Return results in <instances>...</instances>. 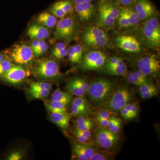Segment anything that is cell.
<instances>
[{
  "label": "cell",
  "mask_w": 160,
  "mask_h": 160,
  "mask_svg": "<svg viewBox=\"0 0 160 160\" xmlns=\"http://www.w3.org/2000/svg\"><path fill=\"white\" fill-rule=\"evenodd\" d=\"M74 9L80 19L82 22H86L93 16L95 7L92 3H82L74 5Z\"/></svg>",
  "instance_id": "e0dca14e"
},
{
  "label": "cell",
  "mask_w": 160,
  "mask_h": 160,
  "mask_svg": "<svg viewBox=\"0 0 160 160\" xmlns=\"http://www.w3.org/2000/svg\"><path fill=\"white\" fill-rule=\"evenodd\" d=\"M106 55L100 51H89L85 54L82 62L84 71H94L102 69L107 60Z\"/></svg>",
  "instance_id": "9c48e42d"
},
{
  "label": "cell",
  "mask_w": 160,
  "mask_h": 160,
  "mask_svg": "<svg viewBox=\"0 0 160 160\" xmlns=\"http://www.w3.org/2000/svg\"><path fill=\"white\" fill-rule=\"evenodd\" d=\"M27 34L32 39L43 40L49 37V31L47 27L40 24H34L29 27Z\"/></svg>",
  "instance_id": "ac0fdd59"
},
{
  "label": "cell",
  "mask_w": 160,
  "mask_h": 160,
  "mask_svg": "<svg viewBox=\"0 0 160 160\" xmlns=\"http://www.w3.org/2000/svg\"><path fill=\"white\" fill-rule=\"evenodd\" d=\"M132 104V102L128 103L120 110V115L123 119L125 120H129V114H130Z\"/></svg>",
  "instance_id": "f35d334b"
},
{
  "label": "cell",
  "mask_w": 160,
  "mask_h": 160,
  "mask_svg": "<svg viewBox=\"0 0 160 160\" xmlns=\"http://www.w3.org/2000/svg\"><path fill=\"white\" fill-rule=\"evenodd\" d=\"M9 59L20 65L30 63L34 57L33 51L30 46L26 44L14 46L6 51Z\"/></svg>",
  "instance_id": "52a82bcc"
},
{
  "label": "cell",
  "mask_w": 160,
  "mask_h": 160,
  "mask_svg": "<svg viewBox=\"0 0 160 160\" xmlns=\"http://www.w3.org/2000/svg\"><path fill=\"white\" fill-rule=\"evenodd\" d=\"M47 109L51 112H67V106L68 105L55 101H47L45 102Z\"/></svg>",
  "instance_id": "4316f807"
},
{
  "label": "cell",
  "mask_w": 160,
  "mask_h": 160,
  "mask_svg": "<svg viewBox=\"0 0 160 160\" xmlns=\"http://www.w3.org/2000/svg\"><path fill=\"white\" fill-rule=\"evenodd\" d=\"M72 103L78 106L82 116H87L93 112V109L91 104L84 96L78 97L73 100Z\"/></svg>",
  "instance_id": "7402d4cb"
},
{
  "label": "cell",
  "mask_w": 160,
  "mask_h": 160,
  "mask_svg": "<svg viewBox=\"0 0 160 160\" xmlns=\"http://www.w3.org/2000/svg\"><path fill=\"white\" fill-rule=\"evenodd\" d=\"M98 148L96 144L75 142L72 145V158L78 160H90L98 150Z\"/></svg>",
  "instance_id": "4fadbf2b"
},
{
  "label": "cell",
  "mask_w": 160,
  "mask_h": 160,
  "mask_svg": "<svg viewBox=\"0 0 160 160\" xmlns=\"http://www.w3.org/2000/svg\"><path fill=\"white\" fill-rule=\"evenodd\" d=\"M115 41L118 47L126 52L138 53L142 51V45L139 40L133 36H118L115 39Z\"/></svg>",
  "instance_id": "7c38bea8"
},
{
  "label": "cell",
  "mask_w": 160,
  "mask_h": 160,
  "mask_svg": "<svg viewBox=\"0 0 160 160\" xmlns=\"http://www.w3.org/2000/svg\"><path fill=\"white\" fill-rule=\"evenodd\" d=\"M40 40L37 39H32V40L31 43H30V47H31L33 52H34L38 47L39 45Z\"/></svg>",
  "instance_id": "681fc988"
},
{
  "label": "cell",
  "mask_w": 160,
  "mask_h": 160,
  "mask_svg": "<svg viewBox=\"0 0 160 160\" xmlns=\"http://www.w3.org/2000/svg\"><path fill=\"white\" fill-rule=\"evenodd\" d=\"M101 2H106V1H110V0H100Z\"/></svg>",
  "instance_id": "f5cc1de1"
},
{
  "label": "cell",
  "mask_w": 160,
  "mask_h": 160,
  "mask_svg": "<svg viewBox=\"0 0 160 160\" xmlns=\"http://www.w3.org/2000/svg\"><path fill=\"white\" fill-rule=\"evenodd\" d=\"M30 89L40 90H50L52 87L51 84L47 82H32L29 84Z\"/></svg>",
  "instance_id": "1f68e13d"
},
{
  "label": "cell",
  "mask_w": 160,
  "mask_h": 160,
  "mask_svg": "<svg viewBox=\"0 0 160 160\" xmlns=\"http://www.w3.org/2000/svg\"><path fill=\"white\" fill-rule=\"evenodd\" d=\"M139 108L140 104L138 102H132L131 109H130V114H129V120L134 119L137 117L138 114Z\"/></svg>",
  "instance_id": "ab89813d"
},
{
  "label": "cell",
  "mask_w": 160,
  "mask_h": 160,
  "mask_svg": "<svg viewBox=\"0 0 160 160\" xmlns=\"http://www.w3.org/2000/svg\"><path fill=\"white\" fill-rule=\"evenodd\" d=\"M12 63L9 59L5 58L3 61L0 62V77H2L12 67Z\"/></svg>",
  "instance_id": "836d02e7"
},
{
  "label": "cell",
  "mask_w": 160,
  "mask_h": 160,
  "mask_svg": "<svg viewBox=\"0 0 160 160\" xmlns=\"http://www.w3.org/2000/svg\"><path fill=\"white\" fill-rule=\"evenodd\" d=\"M113 113V112L109 111V110H106V109H100L95 114L94 116L99 117L107 119H109V117Z\"/></svg>",
  "instance_id": "7bdbcfd3"
},
{
  "label": "cell",
  "mask_w": 160,
  "mask_h": 160,
  "mask_svg": "<svg viewBox=\"0 0 160 160\" xmlns=\"http://www.w3.org/2000/svg\"><path fill=\"white\" fill-rule=\"evenodd\" d=\"M95 144L98 147L110 151L115 148L118 142L117 134L112 132L107 127L98 126L92 134Z\"/></svg>",
  "instance_id": "8992f818"
},
{
  "label": "cell",
  "mask_w": 160,
  "mask_h": 160,
  "mask_svg": "<svg viewBox=\"0 0 160 160\" xmlns=\"http://www.w3.org/2000/svg\"><path fill=\"white\" fill-rule=\"evenodd\" d=\"M75 50L76 53L77 55L78 58L79 60L82 62V60L83 58V47L82 46H81L79 44H77V45H74V46Z\"/></svg>",
  "instance_id": "bcb514c9"
},
{
  "label": "cell",
  "mask_w": 160,
  "mask_h": 160,
  "mask_svg": "<svg viewBox=\"0 0 160 160\" xmlns=\"http://www.w3.org/2000/svg\"><path fill=\"white\" fill-rule=\"evenodd\" d=\"M127 80L129 83L138 86L150 82L149 77L144 74L139 69L129 73L127 77Z\"/></svg>",
  "instance_id": "44dd1931"
},
{
  "label": "cell",
  "mask_w": 160,
  "mask_h": 160,
  "mask_svg": "<svg viewBox=\"0 0 160 160\" xmlns=\"http://www.w3.org/2000/svg\"><path fill=\"white\" fill-rule=\"evenodd\" d=\"M103 72L110 75L125 76L127 73V67L123 60L115 66L103 67Z\"/></svg>",
  "instance_id": "603a6c76"
},
{
  "label": "cell",
  "mask_w": 160,
  "mask_h": 160,
  "mask_svg": "<svg viewBox=\"0 0 160 160\" xmlns=\"http://www.w3.org/2000/svg\"><path fill=\"white\" fill-rule=\"evenodd\" d=\"M136 0H117L118 4L122 6H132L135 2Z\"/></svg>",
  "instance_id": "c3c4849f"
},
{
  "label": "cell",
  "mask_w": 160,
  "mask_h": 160,
  "mask_svg": "<svg viewBox=\"0 0 160 160\" xmlns=\"http://www.w3.org/2000/svg\"><path fill=\"white\" fill-rule=\"evenodd\" d=\"M71 95L69 92L61 91L59 89L55 90L51 98V101L60 102L68 105L71 102Z\"/></svg>",
  "instance_id": "484cf974"
},
{
  "label": "cell",
  "mask_w": 160,
  "mask_h": 160,
  "mask_svg": "<svg viewBox=\"0 0 160 160\" xmlns=\"http://www.w3.org/2000/svg\"><path fill=\"white\" fill-rule=\"evenodd\" d=\"M133 5L141 21H146L154 16L155 8L150 0H136Z\"/></svg>",
  "instance_id": "5bb4252c"
},
{
  "label": "cell",
  "mask_w": 160,
  "mask_h": 160,
  "mask_svg": "<svg viewBox=\"0 0 160 160\" xmlns=\"http://www.w3.org/2000/svg\"><path fill=\"white\" fill-rule=\"evenodd\" d=\"M57 3L66 14H71L73 12L74 6L70 0H62L57 2Z\"/></svg>",
  "instance_id": "d6a6232c"
},
{
  "label": "cell",
  "mask_w": 160,
  "mask_h": 160,
  "mask_svg": "<svg viewBox=\"0 0 160 160\" xmlns=\"http://www.w3.org/2000/svg\"><path fill=\"white\" fill-rule=\"evenodd\" d=\"M29 92L32 97L35 99H43L48 96L50 91L49 90H40L30 89Z\"/></svg>",
  "instance_id": "d590c367"
},
{
  "label": "cell",
  "mask_w": 160,
  "mask_h": 160,
  "mask_svg": "<svg viewBox=\"0 0 160 160\" xmlns=\"http://www.w3.org/2000/svg\"><path fill=\"white\" fill-rule=\"evenodd\" d=\"M122 60H123L119 57H112L109 59H107L103 67H110V66H115L119 63Z\"/></svg>",
  "instance_id": "60d3db41"
},
{
  "label": "cell",
  "mask_w": 160,
  "mask_h": 160,
  "mask_svg": "<svg viewBox=\"0 0 160 160\" xmlns=\"http://www.w3.org/2000/svg\"><path fill=\"white\" fill-rule=\"evenodd\" d=\"M83 40L86 46L92 48L105 47L109 42V37L106 32L98 26L87 27L83 35Z\"/></svg>",
  "instance_id": "5b68a950"
},
{
  "label": "cell",
  "mask_w": 160,
  "mask_h": 160,
  "mask_svg": "<svg viewBox=\"0 0 160 160\" xmlns=\"http://www.w3.org/2000/svg\"><path fill=\"white\" fill-rule=\"evenodd\" d=\"M138 87L139 92L143 99L151 98L158 95L157 88L151 81Z\"/></svg>",
  "instance_id": "ffe728a7"
},
{
  "label": "cell",
  "mask_w": 160,
  "mask_h": 160,
  "mask_svg": "<svg viewBox=\"0 0 160 160\" xmlns=\"http://www.w3.org/2000/svg\"><path fill=\"white\" fill-rule=\"evenodd\" d=\"M93 0H73V2L74 5L82 3H92Z\"/></svg>",
  "instance_id": "f907efd6"
},
{
  "label": "cell",
  "mask_w": 160,
  "mask_h": 160,
  "mask_svg": "<svg viewBox=\"0 0 160 160\" xmlns=\"http://www.w3.org/2000/svg\"><path fill=\"white\" fill-rule=\"evenodd\" d=\"M38 23L47 28H52L57 24V18L53 15L48 12H43L38 16L37 18Z\"/></svg>",
  "instance_id": "cb8c5ba5"
},
{
  "label": "cell",
  "mask_w": 160,
  "mask_h": 160,
  "mask_svg": "<svg viewBox=\"0 0 160 160\" xmlns=\"http://www.w3.org/2000/svg\"><path fill=\"white\" fill-rule=\"evenodd\" d=\"M89 84L83 78H72L68 81L66 89L71 94L77 97L84 96L87 93Z\"/></svg>",
  "instance_id": "9a60e30c"
},
{
  "label": "cell",
  "mask_w": 160,
  "mask_h": 160,
  "mask_svg": "<svg viewBox=\"0 0 160 160\" xmlns=\"http://www.w3.org/2000/svg\"><path fill=\"white\" fill-rule=\"evenodd\" d=\"M133 93L127 86H121L115 89L108 100L103 104V109L112 112H119L126 104L130 102Z\"/></svg>",
  "instance_id": "3957f363"
},
{
  "label": "cell",
  "mask_w": 160,
  "mask_h": 160,
  "mask_svg": "<svg viewBox=\"0 0 160 160\" xmlns=\"http://www.w3.org/2000/svg\"><path fill=\"white\" fill-rule=\"evenodd\" d=\"M116 86L114 80L102 78H95L89 84L87 92L89 99L97 106L102 105L110 97Z\"/></svg>",
  "instance_id": "6da1fadb"
},
{
  "label": "cell",
  "mask_w": 160,
  "mask_h": 160,
  "mask_svg": "<svg viewBox=\"0 0 160 160\" xmlns=\"http://www.w3.org/2000/svg\"><path fill=\"white\" fill-rule=\"evenodd\" d=\"M72 114L66 112H51L50 119L58 126L64 130L69 128V121L71 118Z\"/></svg>",
  "instance_id": "d6986e66"
},
{
  "label": "cell",
  "mask_w": 160,
  "mask_h": 160,
  "mask_svg": "<svg viewBox=\"0 0 160 160\" xmlns=\"http://www.w3.org/2000/svg\"><path fill=\"white\" fill-rule=\"evenodd\" d=\"M112 153L110 151L98 150L90 160H108L112 159Z\"/></svg>",
  "instance_id": "4dcf8cb0"
},
{
  "label": "cell",
  "mask_w": 160,
  "mask_h": 160,
  "mask_svg": "<svg viewBox=\"0 0 160 160\" xmlns=\"http://www.w3.org/2000/svg\"><path fill=\"white\" fill-rule=\"evenodd\" d=\"M5 58V55L3 53H1L0 52V62H2V61H3L4 59Z\"/></svg>",
  "instance_id": "816d5d0a"
},
{
  "label": "cell",
  "mask_w": 160,
  "mask_h": 160,
  "mask_svg": "<svg viewBox=\"0 0 160 160\" xmlns=\"http://www.w3.org/2000/svg\"><path fill=\"white\" fill-rule=\"evenodd\" d=\"M77 30V24L73 18H64L57 23L53 39L55 40L69 39L74 36Z\"/></svg>",
  "instance_id": "ba28073f"
},
{
  "label": "cell",
  "mask_w": 160,
  "mask_h": 160,
  "mask_svg": "<svg viewBox=\"0 0 160 160\" xmlns=\"http://www.w3.org/2000/svg\"><path fill=\"white\" fill-rule=\"evenodd\" d=\"M49 10L52 15L55 16L56 17L61 18L65 17L66 15H67L57 2L54 3L51 6Z\"/></svg>",
  "instance_id": "e575fe53"
},
{
  "label": "cell",
  "mask_w": 160,
  "mask_h": 160,
  "mask_svg": "<svg viewBox=\"0 0 160 160\" xmlns=\"http://www.w3.org/2000/svg\"><path fill=\"white\" fill-rule=\"evenodd\" d=\"M124 7H125L126 13L129 18L130 27L137 25L141 20L133 7L132 6H124Z\"/></svg>",
  "instance_id": "f546056e"
},
{
  "label": "cell",
  "mask_w": 160,
  "mask_h": 160,
  "mask_svg": "<svg viewBox=\"0 0 160 160\" xmlns=\"http://www.w3.org/2000/svg\"><path fill=\"white\" fill-rule=\"evenodd\" d=\"M49 48L48 44L43 40H40L39 45L37 49L33 52L34 57H38L44 54Z\"/></svg>",
  "instance_id": "8d00e7d4"
},
{
  "label": "cell",
  "mask_w": 160,
  "mask_h": 160,
  "mask_svg": "<svg viewBox=\"0 0 160 160\" xmlns=\"http://www.w3.org/2000/svg\"><path fill=\"white\" fill-rule=\"evenodd\" d=\"M24 154L22 151L16 150L9 153L7 158V160H20L22 158Z\"/></svg>",
  "instance_id": "b9f144b4"
},
{
  "label": "cell",
  "mask_w": 160,
  "mask_h": 160,
  "mask_svg": "<svg viewBox=\"0 0 160 160\" xmlns=\"http://www.w3.org/2000/svg\"><path fill=\"white\" fill-rule=\"evenodd\" d=\"M67 55H68V49H67V48H66L62 49L53 56L58 59L61 60L66 57Z\"/></svg>",
  "instance_id": "7dc6e473"
},
{
  "label": "cell",
  "mask_w": 160,
  "mask_h": 160,
  "mask_svg": "<svg viewBox=\"0 0 160 160\" xmlns=\"http://www.w3.org/2000/svg\"><path fill=\"white\" fill-rule=\"evenodd\" d=\"M29 74V72L22 66H12L2 78L7 82L16 84L22 82Z\"/></svg>",
  "instance_id": "2e32d148"
},
{
  "label": "cell",
  "mask_w": 160,
  "mask_h": 160,
  "mask_svg": "<svg viewBox=\"0 0 160 160\" xmlns=\"http://www.w3.org/2000/svg\"><path fill=\"white\" fill-rule=\"evenodd\" d=\"M78 129L82 130L91 131L95 126L94 121L87 116L78 117L75 121Z\"/></svg>",
  "instance_id": "d4e9b609"
},
{
  "label": "cell",
  "mask_w": 160,
  "mask_h": 160,
  "mask_svg": "<svg viewBox=\"0 0 160 160\" xmlns=\"http://www.w3.org/2000/svg\"><path fill=\"white\" fill-rule=\"evenodd\" d=\"M94 119L95 122L98 124V126L100 127H104L106 128L107 127L108 125V120L107 119L104 118L94 116Z\"/></svg>",
  "instance_id": "ee69618b"
},
{
  "label": "cell",
  "mask_w": 160,
  "mask_h": 160,
  "mask_svg": "<svg viewBox=\"0 0 160 160\" xmlns=\"http://www.w3.org/2000/svg\"><path fill=\"white\" fill-rule=\"evenodd\" d=\"M117 21L118 26L120 28L124 29V28L130 27L129 18L124 6H122L121 8H120L119 15Z\"/></svg>",
  "instance_id": "f1b7e54d"
},
{
  "label": "cell",
  "mask_w": 160,
  "mask_h": 160,
  "mask_svg": "<svg viewBox=\"0 0 160 160\" xmlns=\"http://www.w3.org/2000/svg\"><path fill=\"white\" fill-rule=\"evenodd\" d=\"M67 48V46L66 43L63 42H58L55 46L54 48L52 50V55L56 54L58 52H59L62 50V49L64 48Z\"/></svg>",
  "instance_id": "f6af8a7d"
},
{
  "label": "cell",
  "mask_w": 160,
  "mask_h": 160,
  "mask_svg": "<svg viewBox=\"0 0 160 160\" xmlns=\"http://www.w3.org/2000/svg\"><path fill=\"white\" fill-rule=\"evenodd\" d=\"M138 69L144 74L155 77L160 72V62L155 54H151L140 58L137 62Z\"/></svg>",
  "instance_id": "30bf717a"
},
{
  "label": "cell",
  "mask_w": 160,
  "mask_h": 160,
  "mask_svg": "<svg viewBox=\"0 0 160 160\" xmlns=\"http://www.w3.org/2000/svg\"><path fill=\"white\" fill-rule=\"evenodd\" d=\"M36 76L44 78H51L61 74L58 65L54 60L47 59L40 62L34 69Z\"/></svg>",
  "instance_id": "8fae6325"
},
{
  "label": "cell",
  "mask_w": 160,
  "mask_h": 160,
  "mask_svg": "<svg viewBox=\"0 0 160 160\" xmlns=\"http://www.w3.org/2000/svg\"><path fill=\"white\" fill-rule=\"evenodd\" d=\"M122 127V123L120 119L115 116L114 114H111L108 120L107 128L112 132L118 134L119 132Z\"/></svg>",
  "instance_id": "83f0119b"
},
{
  "label": "cell",
  "mask_w": 160,
  "mask_h": 160,
  "mask_svg": "<svg viewBox=\"0 0 160 160\" xmlns=\"http://www.w3.org/2000/svg\"><path fill=\"white\" fill-rule=\"evenodd\" d=\"M68 56L69 61L72 64H77L81 62L78 58L77 55L75 50L74 46H70L68 49Z\"/></svg>",
  "instance_id": "74e56055"
},
{
  "label": "cell",
  "mask_w": 160,
  "mask_h": 160,
  "mask_svg": "<svg viewBox=\"0 0 160 160\" xmlns=\"http://www.w3.org/2000/svg\"><path fill=\"white\" fill-rule=\"evenodd\" d=\"M120 11V8L110 0L101 2L98 8V26L104 29L112 28L117 21Z\"/></svg>",
  "instance_id": "7a4b0ae2"
},
{
  "label": "cell",
  "mask_w": 160,
  "mask_h": 160,
  "mask_svg": "<svg viewBox=\"0 0 160 160\" xmlns=\"http://www.w3.org/2000/svg\"><path fill=\"white\" fill-rule=\"evenodd\" d=\"M142 29V34L147 46L152 49L158 48L160 46V26L156 17L145 21Z\"/></svg>",
  "instance_id": "277c9868"
}]
</instances>
